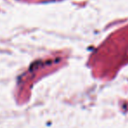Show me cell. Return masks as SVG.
Listing matches in <instances>:
<instances>
[]
</instances>
